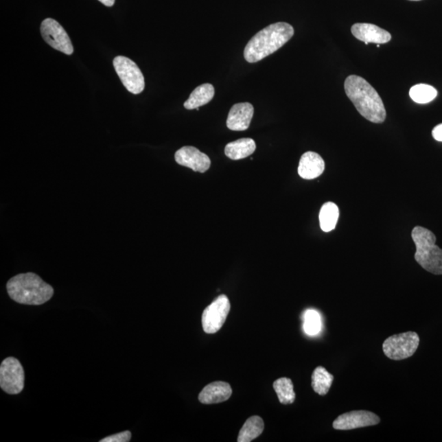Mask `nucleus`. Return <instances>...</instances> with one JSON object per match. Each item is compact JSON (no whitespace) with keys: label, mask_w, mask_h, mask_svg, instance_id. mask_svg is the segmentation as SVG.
I'll list each match as a JSON object with an SVG mask.
<instances>
[{"label":"nucleus","mask_w":442,"mask_h":442,"mask_svg":"<svg viewBox=\"0 0 442 442\" xmlns=\"http://www.w3.org/2000/svg\"><path fill=\"white\" fill-rule=\"evenodd\" d=\"M25 375L22 364L14 357H8L0 365V388L8 394L23 392Z\"/></svg>","instance_id":"0eeeda50"},{"label":"nucleus","mask_w":442,"mask_h":442,"mask_svg":"<svg viewBox=\"0 0 442 442\" xmlns=\"http://www.w3.org/2000/svg\"><path fill=\"white\" fill-rule=\"evenodd\" d=\"M419 341V335L415 332H407L386 338L382 344V350L391 360H405L415 353Z\"/></svg>","instance_id":"39448f33"},{"label":"nucleus","mask_w":442,"mask_h":442,"mask_svg":"<svg viewBox=\"0 0 442 442\" xmlns=\"http://www.w3.org/2000/svg\"><path fill=\"white\" fill-rule=\"evenodd\" d=\"M113 66L127 91L134 95L143 91L146 87L143 75L135 62L126 57L117 56L114 58Z\"/></svg>","instance_id":"423d86ee"},{"label":"nucleus","mask_w":442,"mask_h":442,"mask_svg":"<svg viewBox=\"0 0 442 442\" xmlns=\"http://www.w3.org/2000/svg\"><path fill=\"white\" fill-rule=\"evenodd\" d=\"M215 95V88L211 84H203L191 93L189 100L184 104L188 110L197 109L209 104Z\"/></svg>","instance_id":"f3484780"},{"label":"nucleus","mask_w":442,"mask_h":442,"mask_svg":"<svg viewBox=\"0 0 442 442\" xmlns=\"http://www.w3.org/2000/svg\"><path fill=\"white\" fill-rule=\"evenodd\" d=\"M411 236L416 246L415 261L425 270L433 275H442V249L436 245L434 233L428 229L416 226Z\"/></svg>","instance_id":"20e7f679"},{"label":"nucleus","mask_w":442,"mask_h":442,"mask_svg":"<svg viewBox=\"0 0 442 442\" xmlns=\"http://www.w3.org/2000/svg\"><path fill=\"white\" fill-rule=\"evenodd\" d=\"M99 1L107 7H112L115 3V0H99Z\"/></svg>","instance_id":"a878e982"},{"label":"nucleus","mask_w":442,"mask_h":442,"mask_svg":"<svg viewBox=\"0 0 442 442\" xmlns=\"http://www.w3.org/2000/svg\"><path fill=\"white\" fill-rule=\"evenodd\" d=\"M40 32L46 43L67 55L73 54V45L65 28L57 21L46 19L41 23Z\"/></svg>","instance_id":"1a4fd4ad"},{"label":"nucleus","mask_w":442,"mask_h":442,"mask_svg":"<svg viewBox=\"0 0 442 442\" xmlns=\"http://www.w3.org/2000/svg\"><path fill=\"white\" fill-rule=\"evenodd\" d=\"M231 310V303L227 296L220 295L210 305L204 310L202 324L204 332L212 334L222 328Z\"/></svg>","instance_id":"6e6552de"},{"label":"nucleus","mask_w":442,"mask_h":442,"mask_svg":"<svg viewBox=\"0 0 442 442\" xmlns=\"http://www.w3.org/2000/svg\"><path fill=\"white\" fill-rule=\"evenodd\" d=\"M432 136L437 141L442 142V124L437 126L432 130Z\"/></svg>","instance_id":"393cba45"},{"label":"nucleus","mask_w":442,"mask_h":442,"mask_svg":"<svg viewBox=\"0 0 442 442\" xmlns=\"http://www.w3.org/2000/svg\"><path fill=\"white\" fill-rule=\"evenodd\" d=\"M344 89L361 116L376 124L384 122L386 112L384 102L367 80L359 75H349L344 83Z\"/></svg>","instance_id":"f257e3e1"},{"label":"nucleus","mask_w":442,"mask_h":442,"mask_svg":"<svg viewBox=\"0 0 442 442\" xmlns=\"http://www.w3.org/2000/svg\"><path fill=\"white\" fill-rule=\"evenodd\" d=\"M380 418L371 411L355 410L340 415L334 420L333 427L337 430H352V429L375 426L380 423Z\"/></svg>","instance_id":"9d476101"},{"label":"nucleus","mask_w":442,"mask_h":442,"mask_svg":"<svg viewBox=\"0 0 442 442\" xmlns=\"http://www.w3.org/2000/svg\"><path fill=\"white\" fill-rule=\"evenodd\" d=\"M7 291L16 303L30 305H43L54 295V288L39 275L34 273L20 274L7 283Z\"/></svg>","instance_id":"7ed1b4c3"},{"label":"nucleus","mask_w":442,"mask_h":442,"mask_svg":"<svg viewBox=\"0 0 442 442\" xmlns=\"http://www.w3.org/2000/svg\"><path fill=\"white\" fill-rule=\"evenodd\" d=\"M232 395V388L228 382H211L204 388L198 396L199 402L206 405L226 402Z\"/></svg>","instance_id":"4468645a"},{"label":"nucleus","mask_w":442,"mask_h":442,"mask_svg":"<svg viewBox=\"0 0 442 442\" xmlns=\"http://www.w3.org/2000/svg\"><path fill=\"white\" fill-rule=\"evenodd\" d=\"M256 148V143L253 139H240L228 143L225 146L224 154L232 160H241L253 154Z\"/></svg>","instance_id":"dca6fc26"},{"label":"nucleus","mask_w":442,"mask_h":442,"mask_svg":"<svg viewBox=\"0 0 442 442\" xmlns=\"http://www.w3.org/2000/svg\"><path fill=\"white\" fill-rule=\"evenodd\" d=\"M321 314L316 310H308L304 314V330L310 336L317 335L321 331Z\"/></svg>","instance_id":"5701e85b"},{"label":"nucleus","mask_w":442,"mask_h":442,"mask_svg":"<svg viewBox=\"0 0 442 442\" xmlns=\"http://www.w3.org/2000/svg\"><path fill=\"white\" fill-rule=\"evenodd\" d=\"M339 218V209L334 202H326L320 211L321 228L324 232L334 231Z\"/></svg>","instance_id":"aec40b11"},{"label":"nucleus","mask_w":442,"mask_h":442,"mask_svg":"<svg viewBox=\"0 0 442 442\" xmlns=\"http://www.w3.org/2000/svg\"><path fill=\"white\" fill-rule=\"evenodd\" d=\"M294 35V28L287 23L271 24L255 35L246 45L244 58L255 63L270 56L288 43Z\"/></svg>","instance_id":"f03ea898"},{"label":"nucleus","mask_w":442,"mask_h":442,"mask_svg":"<svg viewBox=\"0 0 442 442\" xmlns=\"http://www.w3.org/2000/svg\"><path fill=\"white\" fill-rule=\"evenodd\" d=\"M325 168V161L314 152H305L301 157L299 174L305 180H313L322 175Z\"/></svg>","instance_id":"2eb2a0df"},{"label":"nucleus","mask_w":442,"mask_h":442,"mask_svg":"<svg viewBox=\"0 0 442 442\" xmlns=\"http://www.w3.org/2000/svg\"><path fill=\"white\" fill-rule=\"evenodd\" d=\"M351 33L357 40L369 43L381 45L388 43L392 36L386 30L369 23H356L352 25Z\"/></svg>","instance_id":"f8f14e48"},{"label":"nucleus","mask_w":442,"mask_h":442,"mask_svg":"<svg viewBox=\"0 0 442 442\" xmlns=\"http://www.w3.org/2000/svg\"><path fill=\"white\" fill-rule=\"evenodd\" d=\"M410 96L415 103L425 104L436 99L437 91L434 87L428 84H419L410 89Z\"/></svg>","instance_id":"4be33fe9"},{"label":"nucleus","mask_w":442,"mask_h":442,"mask_svg":"<svg viewBox=\"0 0 442 442\" xmlns=\"http://www.w3.org/2000/svg\"><path fill=\"white\" fill-rule=\"evenodd\" d=\"M175 159L178 165L192 169L194 172L204 173L211 167L209 156L194 147L181 148L176 152Z\"/></svg>","instance_id":"9b49d317"},{"label":"nucleus","mask_w":442,"mask_h":442,"mask_svg":"<svg viewBox=\"0 0 442 442\" xmlns=\"http://www.w3.org/2000/svg\"><path fill=\"white\" fill-rule=\"evenodd\" d=\"M274 389L283 405H290L295 402L296 394L290 378H279L274 382Z\"/></svg>","instance_id":"412c9836"},{"label":"nucleus","mask_w":442,"mask_h":442,"mask_svg":"<svg viewBox=\"0 0 442 442\" xmlns=\"http://www.w3.org/2000/svg\"><path fill=\"white\" fill-rule=\"evenodd\" d=\"M264 422L259 416H253L246 421L243 428H242L237 441L250 442L256 439L260 436L264 430Z\"/></svg>","instance_id":"a211bd4d"},{"label":"nucleus","mask_w":442,"mask_h":442,"mask_svg":"<svg viewBox=\"0 0 442 442\" xmlns=\"http://www.w3.org/2000/svg\"><path fill=\"white\" fill-rule=\"evenodd\" d=\"M254 114L253 106L240 103L233 106L229 110L226 125L229 130L244 131L248 129Z\"/></svg>","instance_id":"ddd939ff"},{"label":"nucleus","mask_w":442,"mask_h":442,"mask_svg":"<svg viewBox=\"0 0 442 442\" xmlns=\"http://www.w3.org/2000/svg\"><path fill=\"white\" fill-rule=\"evenodd\" d=\"M411 1H419V0H411Z\"/></svg>","instance_id":"bb28decb"},{"label":"nucleus","mask_w":442,"mask_h":442,"mask_svg":"<svg viewBox=\"0 0 442 442\" xmlns=\"http://www.w3.org/2000/svg\"><path fill=\"white\" fill-rule=\"evenodd\" d=\"M312 388L317 394L321 396H325L328 394L329 391L333 384L334 377L327 369L322 367H318L314 369L312 375Z\"/></svg>","instance_id":"6ab92c4d"},{"label":"nucleus","mask_w":442,"mask_h":442,"mask_svg":"<svg viewBox=\"0 0 442 442\" xmlns=\"http://www.w3.org/2000/svg\"><path fill=\"white\" fill-rule=\"evenodd\" d=\"M131 439V432L129 431H126L123 432L117 433L112 436L105 437V439H102L101 442H129Z\"/></svg>","instance_id":"b1692460"}]
</instances>
